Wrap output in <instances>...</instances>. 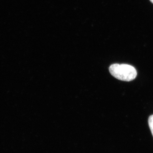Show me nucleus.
<instances>
[{"mask_svg":"<svg viewBox=\"0 0 153 153\" xmlns=\"http://www.w3.org/2000/svg\"><path fill=\"white\" fill-rule=\"evenodd\" d=\"M149 125L153 137V115L150 116L149 117Z\"/></svg>","mask_w":153,"mask_h":153,"instance_id":"nucleus-2","label":"nucleus"},{"mask_svg":"<svg viewBox=\"0 0 153 153\" xmlns=\"http://www.w3.org/2000/svg\"><path fill=\"white\" fill-rule=\"evenodd\" d=\"M109 70L113 76L122 81H132L137 76L136 69L128 64H113L110 66Z\"/></svg>","mask_w":153,"mask_h":153,"instance_id":"nucleus-1","label":"nucleus"},{"mask_svg":"<svg viewBox=\"0 0 153 153\" xmlns=\"http://www.w3.org/2000/svg\"><path fill=\"white\" fill-rule=\"evenodd\" d=\"M151 1V2L153 4V0H150Z\"/></svg>","mask_w":153,"mask_h":153,"instance_id":"nucleus-3","label":"nucleus"}]
</instances>
